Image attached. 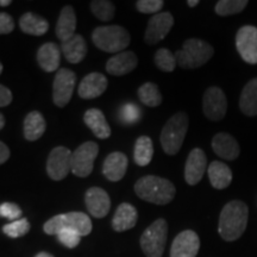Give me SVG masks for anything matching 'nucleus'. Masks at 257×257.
<instances>
[{
  "instance_id": "12",
  "label": "nucleus",
  "mask_w": 257,
  "mask_h": 257,
  "mask_svg": "<svg viewBox=\"0 0 257 257\" xmlns=\"http://www.w3.org/2000/svg\"><path fill=\"white\" fill-rule=\"evenodd\" d=\"M236 48L244 62L257 64V28L245 25L237 31Z\"/></svg>"
},
{
  "instance_id": "16",
  "label": "nucleus",
  "mask_w": 257,
  "mask_h": 257,
  "mask_svg": "<svg viewBox=\"0 0 257 257\" xmlns=\"http://www.w3.org/2000/svg\"><path fill=\"white\" fill-rule=\"evenodd\" d=\"M207 157L200 148L193 149L187 157L185 166V180L189 186H195L201 181L206 172Z\"/></svg>"
},
{
  "instance_id": "8",
  "label": "nucleus",
  "mask_w": 257,
  "mask_h": 257,
  "mask_svg": "<svg viewBox=\"0 0 257 257\" xmlns=\"http://www.w3.org/2000/svg\"><path fill=\"white\" fill-rule=\"evenodd\" d=\"M99 154V146L88 141L82 143L72 155V172L78 178H87L92 174L94 161Z\"/></svg>"
},
{
  "instance_id": "11",
  "label": "nucleus",
  "mask_w": 257,
  "mask_h": 257,
  "mask_svg": "<svg viewBox=\"0 0 257 257\" xmlns=\"http://www.w3.org/2000/svg\"><path fill=\"white\" fill-rule=\"evenodd\" d=\"M202 111L212 121L224 119L227 112V99L219 87H208L202 96Z\"/></svg>"
},
{
  "instance_id": "9",
  "label": "nucleus",
  "mask_w": 257,
  "mask_h": 257,
  "mask_svg": "<svg viewBox=\"0 0 257 257\" xmlns=\"http://www.w3.org/2000/svg\"><path fill=\"white\" fill-rule=\"evenodd\" d=\"M72 155L68 148L56 147L51 150L47 160V173L54 181L66 179L72 172Z\"/></svg>"
},
{
  "instance_id": "20",
  "label": "nucleus",
  "mask_w": 257,
  "mask_h": 257,
  "mask_svg": "<svg viewBox=\"0 0 257 257\" xmlns=\"http://www.w3.org/2000/svg\"><path fill=\"white\" fill-rule=\"evenodd\" d=\"M212 149L221 159L233 161L239 156L240 148L237 140L227 133H218L212 138Z\"/></svg>"
},
{
  "instance_id": "19",
  "label": "nucleus",
  "mask_w": 257,
  "mask_h": 257,
  "mask_svg": "<svg viewBox=\"0 0 257 257\" xmlns=\"http://www.w3.org/2000/svg\"><path fill=\"white\" fill-rule=\"evenodd\" d=\"M137 64L138 59L134 51H121L108 59L106 62V72L114 76H123L133 72Z\"/></svg>"
},
{
  "instance_id": "14",
  "label": "nucleus",
  "mask_w": 257,
  "mask_h": 257,
  "mask_svg": "<svg viewBox=\"0 0 257 257\" xmlns=\"http://www.w3.org/2000/svg\"><path fill=\"white\" fill-rule=\"evenodd\" d=\"M200 239L193 230H185L175 237L170 248V257H197Z\"/></svg>"
},
{
  "instance_id": "29",
  "label": "nucleus",
  "mask_w": 257,
  "mask_h": 257,
  "mask_svg": "<svg viewBox=\"0 0 257 257\" xmlns=\"http://www.w3.org/2000/svg\"><path fill=\"white\" fill-rule=\"evenodd\" d=\"M239 108L248 117L257 115V78L244 86L239 96Z\"/></svg>"
},
{
  "instance_id": "26",
  "label": "nucleus",
  "mask_w": 257,
  "mask_h": 257,
  "mask_svg": "<svg viewBox=\"0 0 257 257\" xmlns=\"http://www.w3.org/2000/svg\"><path fill=\"white\" fill-rule=\"evenodd\" d=\"M47 123L43 114L40 111L29 112L24 119V137L25 140L35 142L46 133Z\"/></svg>"
},
{
  "instance_id": "39",
  "label": "nucleus",
  "mask_w": 257,
  "mask_h": 257,
  "mask_svg": "<svg viewBox=\"0 0 257 257\" xmlns=\"http://www.w3.org/2000/svg\"><path fill=\"white\" fill-rule=\"evenodd\" d=\"M165 5L162 0H138L136 2V9L141 14H160L161 9Z\"/></svg>"
},
{
  "instance_id": "43",
  "label": "nucleus",
  "mask_w": 257,
  "mask_h": 257,
  "mask_svg": "<svg viewBox=\"0 0 257 257\" xmlns=\"http://www.w3.org/2000/svg\"><path fill=\"white\" fill-rule=\"evenodd\" d=\"M187 5L189 8H195V6L199 5V0H188Z\"/></svg>"
},
{
  "instance_id": "46",
  "label": "nucleus",
  "mask_w": 257,
  "mask_h": 257,
  "mask_svg": "<svg viewBox=\"0 0 257 257\" xmlns=\"http://www.w3.org/2000/svg\"><path fill=\"white\" fill-rule=\"evenodd\" d=\"M5 126V117L0 113V130Z\"/></svg>"
},
{
  "instance_id": "34",
  "label": "nucleus",
  "mask_w": 257,
  "mask_h": 257,
  "mask_svg": "<svg viewBox=\"0 0 257 257\" xmlns=\"http://www.w3.org/2000/svg\"><path fill=\"white\" fill-rule=\"evenodd\" d=\"M248 0H220L216 4L217 15L219 16H232L242 12L248 5Z\"/></svg>"
},
{
  "instance_id": "3",
  "label": "nucleus",
  "mask_w": 257,
  "mask_h": 257,
  "mask_svg": "<svg viewBox=\"0 0 257 257\" xmlns=\"http://www.w3.org/2000/svg\"><path fill=\"white\" fill-rule=\"evenodd\" d=\"M214 49L207 42L189 38L185 41L182 48L175 53L176 62L181 68L195 69L200 68L212 59Z\"/></svg>"
},
{
  "instance_id": "32",
  "label": "nucleus",
  "mask_w": 257,
  "mask_h": 257,
  "mask_svg": "<svg viewBox=\"0 0 257 257\" xmlns=\"http://www.w3.org/2000/svg\"><path fill=\"white\" fill-rule=\"evenodd\" d=\"M89 9L92 14L101 22H110L114 18L115 6L108 0H93L89 4Z\"/></svg>"
},
{
  "instance_id": "21",
  "label": "nucleus",
  "mask_w": 257,
  "mask_h": 257,
  "mask_svg": "<svg viewBox=\"0 0 257 257\" xmlns=\"http://www.w3.org/2000/svg\"><path fill=\"white\" fill-rule=\"evenodd\" d=\"M138 220L137 208L128 202H123L114 212L112 219V229L117 232H124L136 226Z\"/></svg>"
},
{
  "instance_id": "47",
  "label": "nucleus",
  "mask_w": 257,
  "mask_h": 257,
  "mask_svg": "<svg viewBox=\"0 0 257 257\" xmlns=\"http://www.w3.org/2000/svg\"><path fill=\"white\" fill-rule=\"evenodd\" d=\"M3 69H4V67H3V63L0 62V75H2V73H3Z\"/></svg>"
},
{
  "instance_id": "24",
  "label": "nucleus",
  "mask_w": 257,
  "mask_h": 257,
  "mask_svg": "<svg viewBox=\"0 0 257 257\" xmlns=\"http://www.w3.org/2000/svg\"><path fill=\"white\" fill-rule=\"evenodd\" d=\"M76 29V15L72 6H64L61 10L60 17L57 19L55 28L56 36L62 42H67L75 35Z\"/></svg>"
},
{
  "instance_id": "33",
  "label": "nucleus",
  "mask_w": 257,
  "mask_h": 257,
  "mask_svg": "<svg viewBox=\"0 0 257 257\" xmlns=\"http://www.w3.org/2000/svg\"><path fill=\"white\" fill-rule=\"evenodd\" d=\"M154 61H155L157 68L166 73L174 72L176 64H178L175 54H173L167 48H161V49L157 50L155 57H154Z\"/></svg>"
},
{
  "instance_id": "4",
  "label": "nucleus",
  "mask_w": 257,
  "mask_h": 257,
  "mask_svg": "<svg viewBox=\"0 0 257 257\" xmlns=\"http://www.w3.org/2000/svg\"><path fill=\"white\" fill-rule=\"evenodd\" d=\"M188 131V115L186 112H178L169 118L161 133L160 141L167 155H176L184 144Z\"/></svg>"
},
{
  "instance_id": "17",
  "label": "nucleus",
  "mask_w": 257,
  "mask_h": 257,
  "mask_svg": "<svg viewBox=\"0 0 257 257\" xmlns=\"http://www.w3.org/2000/svg\"><path fill=\"white\" fill-rule=\"evenodd\" d=\"M108 86V80L104 74L93 72L85 76L80 82L78 93L82 99H95L104 94Z\"/></svg>"
},
{
  "instance_id": "42",
  "label": "nucleus",
  "mask_w": 257,
  "mask_h": 257,
  "mask_svg": "<svg viewBox=\"0 0 257 257\" xmlns=\"http://www.w3.org/2000/svg\"><path fill=\"white\" fill-rule=\"evenodd\" d=\"M10 159V149L5 143L0 141V165L5 163Z\"/></svg>"
},
{
  "instance_id": "35",
  "label": "nucleus",
  "mask_w": 257,
  "mask_h": 257,
  "mask_svg": "<svg viewBox=\"0 0 257 257\" xmlns=\"http://www.w3.org/2000/svg\"><path fill=\"white\" fill-rule=\"evenodd\" d=\"M31 229V225L29 223L27 218H22V219L11 221V223L4 225L3 231L6 236L11 237V238H19L27 234Z\"/></svg>"
},
{
  "instance_id": "36",
  "label": "nucleus",
  "mask_w": 257,
  "mask_h": 257,
  "mask_svg": "<svg viewBox=\"0 0 257 257\" xmlns=\"http://www.w3.org/2000/svg\"><path fill=\"white\" fill-rule=\"evenodd\" d=\"M119 118L124 124H135L141 119V108L133 102H126L119 108Z\"/></svg>"
},
{
  "instance_id": "28",
  "label": "nucleus",
  "mask_w": 257,
  "mask_h": 257,
  "mask_svg": "<svg viewBox=\"0 0 257 257\" xmlns=\"http://www.w3.org/2000/svg\"><path fill=\"white\" fill-rule=\"evenodd\" d=\"M19 27L24 34L31 36H42L49 30V23L44 17L40 15L27 12L19 19Z\"/></svg>"
},
{
  "instance_id": "23",
  "label": "nucleus",
  "mask_w": 257,
  "mask_h": 257,
  "mask_svg": "<svg viewBox=\"0 0 257 257\" xmlns=\"http://www.w3.org/2000/svg\"><path fill=\"white\" fill-rule=\"evenodd\" d=\"M61 50L69 63L78 64L82 62V60L87 55L88 48L85 38L81 35L75 34L70 40L61 44Z\"/></svg>"
},
{
  "instance_id": "15",
  "label": "nucleus",
  "mask_w": 257,
  "mask_h": 257,
  "mask_svg": "<svg viewBox=\"0 0 257 257\" xmlns=\"http://www.w3.org/2000/svg\"><path fill=\"white\" fill-rule=\"evenodd\" d=\"M86 207L92 217L104 218L108 214L111 208L110 195L100 187H91L85 193Z\"/></svg>"
},
{
  "instance_id": "38",
  "label": "nucleus",
  "mask_w": 257,
  "mask_h": 257,
  "mask_svg": "<svg viewBox=\"0 0 257 257\" xmlns=\"http://www.w3.org/2000/svg\"><path fill=\"white\" fill-rule=\"evenodd\" d=\"M22 216H23V211L15 202H4L0 205V217L15 221L22 219L23 218Z\"/></svg>"
},
{
  "instance_id": "22",
  "label": "nucleus",
  "mask_w": 257,
  "mask_h": 257,
  "mask_svg": "<svg viewBox=\"0 0 257 257\" xmlns=\"http://www.w3.org/2000/svg\"><path fill=\"white\" fill-rule=\"evenodd\" d=\"M37 62L44 72H56L61 62V49L56 43H44L37 50Z\"/></svg>"
},
{
  "instance_id": "1",
  "label": "nucleus",
  "mask_w": 257,
  "mask_h": 257,
  "mask_svg": "<svg viewBox=\"0 0 257 257\" xmlns=\"http://www.w3.org/2000/svg\"><path fill=\"white\" fill-rule=\"evenodd\" d=\"M249 208L242 200H232L223 207L219 216L218 232L226 242H233L242 237L246 230Z\"/></svg>"
},
{
  "instance_id": "27",
  "label": "nucleus",
  "mask_w": 257,
  "mask_h": 257,
  "mask_svg": "<svg viewBox=\"0 0 257 257\" xmlns=\"http://www.w3.org/2000/svg\"><path fill=\"white\" fill-rule=\"evenodd\" d=\"M207 173L212 187L216 189L227 188L232 181V172L229 167L220 161L211 162Z\"/></svg>"
},
{
  "instance_id": "41",
  "label": "nucleus",
  "mask_w": 257,
  "mask_h": 257,
  "mask_svg": "<svg viewBox=\"0 0 257 257\" xmlns=\"http://www.w3.org/2000/svg\"><path fill=\"white\" fill-rule=\"evenodd\" d=\"M14 95L8 87L0 85V107H6L12 102Z\"/></svg>"
},
{
  "instance_id": "44",
  "label": "nucleus",
  "mask_w": 257,
  "mask_h": 257,
  "mask_svg": "<svg viewBox=\"0 0 257 257\" xmlns=\"http://www.w3.org/2000/svg\"><path fill=\"white\" fill-rule=\"evenodd\" d=\"M35 257H54L53 255H51V253H49V252H46V251H41V252H38L36 256Z\"/></svg>"
},
{
  "instance_id": "18",
  "label": "nucleus",
  "mask_w": 257,
  "mask_h": 257,
  "mask_svg": "<svg viewBox=\"0 0 257 257\" xmlns=\"http://www.w3.org/2000/svg\"><path fill=\"white\" fill-rule=\"evenodd\" d=\"M128 159L124 153L113 152L107 155L102 165V174L108 181L118 182L126 174Z\"/></svg>"
},
{
  "instance_id": "37",
  "label": "nucleus",
  "mask_w": 257,
  "mask_h": 257,
  "mask_svg": "<svg viewBox=\"0 0 257 257\" xmlns=\"http://www.w3.org/2000/svg\"><path fill=\"white\" fill-rule=\"evenodd\" d=\"M59 242L68 249H74L80 244L81 236L76 231L70 229H63L56 234Z\"/></svg>"
},
{
  "instance_id": "30",
  "label": "nucleus",
  "mask_w": 257,
  "mask_h": 257,
  "mask_svg": "<svg viewBox=\"0 0 257 257\" xmlns=\"http://www.w3.org/2000/svg\"><path fill=\"white\" fill-rule=\"evenodd\" d=\"M154 156V146L152 138L141 136L137 138L134 149L135 163L140 167H146L152 162Z\"/></svg>"
},
{
  "instance_id": "5",
  "label": "nucleus",
  "mask_w": 257,
  "mask_h": 257,
  "mask_svg": "<svg viewBox=\"0 0 257 257\" xmlns=\"http://www.w3.org/2000/svg\"><path fill=\"white\" fill-rule=\"evenodd\" d=\"M92 41L98 49L105 53L119 54L128 47L131 36L120 25H107L95 28L92 32Z\"/></svg>"
},
{
  "instance_id": "2",
  "label": "nucleus",
  "mask_w": 257,
  "mask_h": 257,
  "mask_svg": "<svg viewBox=\"0 0 257 257\" xmlns=\"http://www.w3.org/2000/svg\"><path fill=\"white\" fill-rule=\"evenodd\" d=\"M135 193L144 201L154 205H168L175 198L176 188L168 179L155 175H147L137 180Z\"/></svg>"
},
{
  "instance_id": "7",
  "label": "nucleus",
  "mask_w": 257,
  "mask_h": 257,
  "mask_svg": "<svg viewBox=\"0 0 257 257\" xmlns=\"http://www.w3.org/2000/svg\"><path fill=\"white\" fill-rule=\"evenodd\" d=\"M168 238V223L163 218L156 219L144 230L140 239L141 248L147 257H162Z\"/></svg>"
},
{
  "instance_id": "25",
  "label": "nucleus",
  "mask_w": 257,
  "mask_h": 257,
  "mask_svg": "<svg viewBox=\"0 0 257 257\" xmlns=\"http://www.w3.org/2000/svg\"><path fill=\"white\" fill-rule=\"evenodd\" d=\"M83 121L91 128L95 137L106 140L111 136V127L106 120L104 113L98 108H89L83 114Z\"/></svg>"
},
{
  "instance_id": "6",
  "label": "nucleus",
  "mask_w": 257,
  "mask_h": 257,
  "mask_svg": "<svg viewBox=\"0 0 257 257\" xmlns=\"http://www.w3.org/2000/svg\"><path fill=\"white\" fill-rule=\"evenodd\" d=\"M63 229L74 230L81 237H85L92 232L93 225L88 214L83 212H68V213L57 214L47 220L43 225V231L50 236L57 234Z\"/></svg>"
},
{
  "instance_id": "10",
  "label": "nucleus",
  "mask_w": 257,
  "mask_h": 257,
  "mask_svg": "<svg viewBox=\"0 0 257 257\" xmlns=\"http://www.w3.org/2000/svg\"><path fill=\"white\" fill-rule=\"evenodd\" d=\"M75 81L76 75L73 70L61 68L56 73L53 82V100L57 107H64L68 105L73 96Z\"/></svg>"
},
{
  "instance_id": "31",
  "label": "nucleus",
  "mask_w": 257,
  "mask_h": 257,
  "mask_svg": "<svg viewBox=\"0 0 257 257\" xmlns=\"http://www.w3.org/2000/svg\"><path fill=\"white\" fill-rule=\"evenodd\" d=\"M138 98L142 104L148 107H157L162 104V94H161L159 86L154 82H146L138 88Z\"/></svg>"
},
{
  "instance_id": "40",
  "label": "nucleus",
  "mask_w": 257,
  "mask_h": 257,
  "mask_svg": "<svg viewBox=\"0 0 257 257\" xmlns=\"http://www.w3.org/2000/svg\"><path fill=\"white\" fill-rule=\"evenodd\" d=\"M15 22L14 18L9 14L0 12V35H8L14 31Z\"/></svg>"
},
{
  "instance_id": "13",
  "label": "nucleus",
  "mask_w": 257,
  "mask_h": 257,
  "mask_svg": "<svg viewBox=\"0 0 257 257\" xmlns=\"http://www.w3.org/2000/svg\"><path fill=\"white\" fill-rule=\"evenodd\" d=\"M174 25V17L169 12H160L154 15L148 22V27L144 34V41L147 44L154 46L166 38Z\"/></svg>"
},
{
  "instance_id": "45",
  "label": "nucleus",
  "mask_w": 257,
  "mask_h": 257,
  "mask_svg": "<svg viewBox=\"0 0 257 257\" xmlns=\"http://www.w3.org/2000/svg\"><path fill=\"white\" fill-rule=\"evenodd\" d=\"M11 4V0H0V6H10Z\"/></svg>"
}]
</instances>
